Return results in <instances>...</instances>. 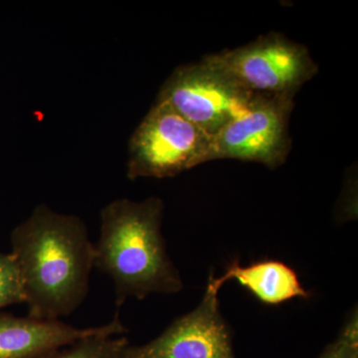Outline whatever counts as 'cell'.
<instances>
[{"label": "cell", "mask_w": 358, "mask_h": 358, "mask_svg": "<svg viewBox=\"0 0 358 358\" xmlns=\"http://www.w3.org/2000/svg\"><path fill=\"white\" fill-rule=\"evenodd\" d=\"M212 136L171 105H155L134 129L129 143L127 174L140 178H173L210 162Z\"/></svg>", "instance_id": "cell-3"}, {"label": "cell", "mask_w": 358, "mask_h": 358, "mask_svg": "<svg viewBox=\"0 0 358 358\" xmlns=\"http://www.w3.org/2000/svg\"><path fill=\"white\" fill-rule=\"evenodd\" d=\"M10 242L29 317L59 320L82 305L89 293L94 244L81 218L37 205L14 228Z\"/></svg>", "instance_id": "cell-1"}, {"label": "cell", "mask_w": 358, "mask_h": 358, "mask_svg": "<svg viewBox=\"0 0 358 358\" xmlns=\"http://www.w3.org/2000/svg\"><path fill=\"white\" fill-rule=\"evenodd\" d=\"M115 336H92L47 358H120L129 346L128 339Z\"/></svg>", "instance_id": "cell-10"}, {"label": "cell", "mask_w": 358, "mask_h": 358, "mask_svg": "<svg viewBox=\"0 0 358 358\" xmlns=\"http://www.w3.org/2000/svg\"><path fill=\"white\" fill-rule=\"evenodd\" d=\"M255 95L203 57L176 68L162 84L157 101L169 103L213 138L248 109Z\"/></svg>", "instance_id": "cell-5"}, {"label": "cell", "mask_w": 358, "mask_h": 358, "mask_svg": "<svg viewBox=\"0 0 358 358\" xmlns=\"http://www.w3.org/2000/svg\"><path fill=\"white\" fill-rule=\"evenodd\" d=\"M320 358H358V320L357 310L341 329L338 338L327 346Z\"/></svg>", "instance_id": "cell-12"}, {"label": "cell", "mask_w": 358, "mask_h": 358, "mask_svg": "<svg viewBox=\"0 0 358 358\" xmlns=\"http://www.w3.org/2000/svg\"><path fill=\"white\" fill-rule=\"evenodd\" d=\"M221 287L216 278H209L199 307L174 320L148 345L128 346L120 358H236L229 329L219 310Z\"/></svg>", "instance_id": "cell-7"}, {"label": "cell", "mask_w": 358, "mask_h": 358, "mask_svg": "<svg viewBox=\"0 0 358 358\" xmlns=\"http://www.w3.org/2000/svg\"><path fill=\"white\" fill-rule=\"evenodd\" d=\"M164 202L121 199L101 211V234L94 244V267L114 282L117 308L129 296L176 294L183 288L162 235Z\"/></svg>", "instance_id": "cell-2"}, {"label": "cell", "mask_w": 358, "mask_h": 358, "mask_svg": "<svg viewBox=\"0 0 358 358\" xmlns=\"http://www.w3.org/2000/svg\"><path fill=\"white\" fill-rule=\"evenodd\" d=\"M231 279H236L257 299L268 305H278L296 296L308 298L310 296L301 287L293 268L277 261H264L248 267L233 263L217 280L223 286Z\"/></svg>", "instance_id": "cell-9"}, {"label": "cell", "mask_w": 358, "mask_h": 358, "mask_svg": "<svg viewBox=\"0 0 358 358\" xmlns=\"http://www.w3.org/2000/svg\"><path fill=\"white\" fill-rule=\"evenodd\" d=\"M204 58L257 95L294 96L319 72L307 47L275 32Z\"/></svg>", "instance_id": "cell-4"}, {"label": "cell", "mask_w": 358, "mask_h": 358, "mask_svg": "<svg viewBox=\"0 0 358 358\" xmlns=\"http://www.w3.org/2000/svg\"><path fill=\"white\" fill-rule=\"evenodd\" d=\"M291 95H255L248 109L212 138L211 160L239 159L271 169L285 164L292 150Z\"/></svg>", "instance_id": "cell-6"}, {"label": "cell", "mask_w": 358, "mask_h": 358, "mask_svg": "<svg viewBox=\"0 0 358 358\" xmlns=\"http://www.w3.org/2000/svg\"><path fill=\"white\" fill-rule=\"evenodd\" d=\"M20 303H25V293L17 261L11 253H0V310Z\"/></svg>", "instance_id": "cell-11"}, {"label": "cell", "mask_w": 358, "mask_h": 358, "mask_svg": "<svg viewBox=\"0 0 358 358\" xmlns=\"http://www.w3.org/2000/svg\"><path fill=\"white\" fill-rule=\"evenodd\" d=\"M119 312L109 324L78 329L60 320L14 317L0 313V358H47L61 348L96 336L126 333Z\"/></svg>", "instance_id": "cell-8"}]
</instances>
